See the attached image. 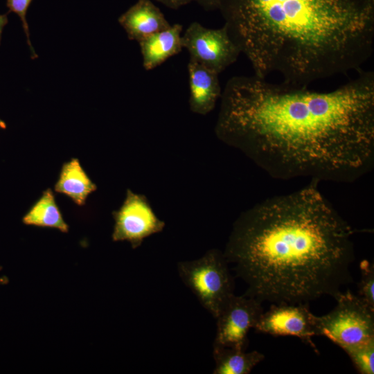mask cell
Listing matches in <instances>:
<instances>
[{
	"label": "cell",
	"mask_w": 374,
	"mask_h": 374,
	"mask_svg": "<svg viewBox=\"0 0 374 374\" xmlns=\"http://www.w3.org/2000/svg\"><path fill=\"white\" fill-rule=\"evenodd\" d=\"M27 225L53 228L66 233L69 226L57 207L53 192L47 189L40 199L23 217Z\"/></svg>",
	"instance_id": "15"
},
{
	"label": "cell",
	"mask_w": 374,
	"mask_h": 374,
	"mask_svg": "<svg viewBox=\"0 0 374 374\" xmlns=\"http://www.w3.org/2000/svg\"><path fill=\"white\" fill-rule=\"evenodd\" d=\"M316 319L307 303H273L262 313L253 329L273 336L296 337L317 352L312 340L317 336Z\"/></svg>",
	"instance_id": "9"
},
{
	"label": "cell",
	"mask_w": 374,
	"mask_h": 374,
	"mask_svg": "<svg viewBox=\"0 0 374 374\" xmlns=\"http://www.w3.org/2000/svg\"><path fill=\"white\" fill-rule=\"evenodd\" d=\"M181 42L190 59L218 74L235 62L241 53L224 25L208 28L194 21L182 35Z\"/></svg>",
	"instance_id": "6"
},
{
	"label": "cell",
	"mask_w": 374,
	"mask_h": 374,
	"mask_svg": "<svg viewBox=\"0 0 374 374\" xmlns=\"http://www.w3.org/2000/svg\"><path fill=\"white\" fill-rule=\"evenodd\" d=\"M2 268L0 267V286L6 285L8 283V278L6 275L1 274Z\"/></svg>",
	"instance_id": "22"
},
{
	"label": "cell",
	"mask_w": 374,
	"mask_h": 374,
	"mask_svg": "<svg viewBox=\"0 0 374 374\" xmlns=\"http://www.w3.org/2000/svg\"><path fill=\"white\" fill-rule=\"evenodd\" d=\"M330 91L238 75L226 83L215 133L271 177L350 181L374 157V73Z\"/></svg>",
	"instance_id": "1"
},
{
	"label": "cell",
	"mask_w": 374,
	"mask_h": 374,
	"mask_svg": "<svg viewBox=\"0 0 374 374\" xmlns=\"http://www.w3.org/2000/svg\"><path fill=\"white\" fill-rule=\"evenodd\" d=\"M182 30L181 24H174L169 28L153 33L139 42L143 66L146 71L157 68L168 58L182 51Z\"/></svg>",
	"instance_id": "12"
},
{
	"label": "cell",
	"mask_w": 374,
	"mask_h": 374,
	"mask_svg": "<svg viewBox=\"0 0 374 374\" xmlns=\"http://www.w3.org/2000/svg\"><path fill=\"white\" fill-rule=\"evenodd\" d=\"M171 9H178L195 0H155Z\"/></svg>",
	"instance_id": "19"
},
{
	"label": "cell",
	"mask_w": 374,
	"mask_h": 374,
	"mask_svg": "<svg viewBox=\"0 0 374 374\" xmlns=\"http://www.w3.org/2000/svg\"><path fill=\"white\" fill-rule=\"evenodd\" d=\"M361 279L358 283V296L374 308V266L364 260L359 265Z\"/></svg>",
	"instance_id": "17"
},
{
	"label": "cell",
	"mask_w": 374,
	"mask_h": 374,
	"mask_svg": "<svg viewBox=\"0 0 374 374\" xmlns=\"http://www.w3.org/2000/svg\"><path fill=\"white\" fill-rule=\"evenodd\" d=\"M343 350L348 354L359 373H374V339Z\"/></svg>",
	"instance_id": "16"
},
{
	"label": "cell",
	"mask_w": 374,
	"mask_h": 374,
	"mask_svg": "<svg viewBox=\"0 0 374 374\" xmlns=\"http://www.w3.org/2000/svg\"><path fill=\"white\" fill-rule=\"evenodd\" d=\"M96 186L88 177L77 159L64 164L55 191L69 196L78 205H83Z\"/></svg>",
	"instance_id": "14"
},
{
	"label": "cell",
	"mask_w": 374,
	"mask_h": 374,
	"mask_svg": "<svg viewBox=\"0 0 374 374\" xmlns=\"http://www.w3.org/2000/svg\"><path fill=\"white\" fill-rule=\"evenodd\" d=\"M118 22L129 39L138 42L171 25L161 10L150 0H138L119 17Z\"/></svg>",
	"instance_id": "11"
},
{
	"label": "cell",
	"mask_w": 374,
	"mask_h": 374,
	"mask_svg": "<svg viewBox=\"0 0 374 374\" xmlns=\"http://www.w3.org/2000/svg\"><path fill=\"white\" fill-rule=\"evenodd\" d=\"M114 242L127 241L132 249L139 247L144 240L161 232L166 223L154 212L148 198L127 189L121 206L113 212Z\"/></svg>",
	"instance_id": "7"
},
{
	"label": "cell",
	"mask_w": 374,
	"mask_h": 374,
	"mask_svg": "<svg viewBox=\"0 0 374 374\" xmlns=\"http://www.w3.org/2000/svg\"><path fill=\"white\" fill-rule=\"evenodd\" d=\"M0 127L1 128H5L6 127V124L3 121H2L1 119H0Z\"/></svg>",
	"instance_id": "23"
},
{
	"label": "cell",
	"mask_w": 374,
	"mask_h": 374,
	"mask_svg": "<svg viewBox=\"0 0 374 374\" xmlns=\"http://www.w3.org/2000/svg\"><path fill=\"white\" fill-rule=\"evenodd\" d=\"M261 303L244 294L231 295L215 318L217 328L213 346L246 350L249 343L247 335L264 312Z\"/></svg>",
	"instance_id": "8"
},
{
	"label": "cell",
	"mask_w": 374,
	"mask_h": 374,
	"mask_svg": "<svg viewBox=\"0 0 374 374\" xmlns=\"http://www.w3.org/2000/svg\"><path fill=\"white\" fill-rule=\"evenodd\" d=\"M33 0H7L6 6L9 12H13L17 14L22 22L24 33L27 38V43L31 51L32 57H37L30 40L28 25L26 20V13L29 6Z\"/></svg>",
	"instance_id": "18"
},
{
	"label": "cell",
	"mask_w": 374,
	"mask_h": 374,
	"mask_svg": "<svg viewBox=\"0 0 374 374\" xmlns=\"http://www.w3.org/2000/svg\"><path fill=\"white\" fill-rule=\"evenodd\" d=\"M355 230L314 185L243 212L223 252L260 302L308 303L336 298L352 282Z\"/></svg>",
	"instance_id": "2"
},
{
	"label": "cell",
	"mask_w": 374,
	"mask_h": 374,
	"mask_svg": "<svg viewBox=\"0 0 374 374\" xmlns=\"http://www.w3.org/2000/svg\"><path fill=\"white\" fill-rule=\"evenodd\" d=\"M336 306L316 319L317 336H325L342 349L374 339V308L347 290Z\"/></svg>",
	"instance_id": "5"
},
{
	"label": "cell",
	"mask_w": 374,
	"mask_h": 374,
	"mask_svg": "<svg viewBox=\"0 0 374 374\" xmlns=\"http://www.w3.org/2000/svg\"><path fill=\"white\" fill-rule=\"evenodd\" d=\"M205 10L212 11L219 10V0H195Z\"/></svg>",
	"instance_id": "20"
},
{
	"label": "cell",
	"mask_w": 374,
	"mask_h": 374,
	"mask_svg": "<svg viewBox=\"0 0 374 374\" xmlns=\"http://www.w3.org/2000/svg\"><path fill=\"white\" fill-rule=\"evenodd\" d=\"M187 69L190 109L195 114L206 115L215 108L222 94L219 74L190 58Z\"/></svg>",
	"instance_id": "10"
},
{
	"label": "cell",
	"mask_w": 374,
	"mask_h": 374,
	"mask_svg": "<svg viewBox=\"0 0 374 374\" xmlns=\"http://www.w3.org/2000/svg\"><path fill=\"white\" fill-rule=\"evenodd\" d=\"M228 264L223 252L211 249L197 259L177 265L183 283L215 319L233 294L234 280Z\"/></svg>",
	"instance_id": "4"
},
{
	"label": "cell",
	"mask_w": 374,
	"mask_h": 374,
	"mask_svg": "<svg viewBox=\"0 0 374 374\" xmlns=\"http://www.w3.org/2000/svg\"><path fill=\"white\" fill-rule=\"evenodd\" d=\"M8 13L0 15V42H1V33L3 27L7 24L8 20Z\"/></svg>",
	"instance_id": "21"
},
{
	"label": "cell",
	"mask_w": 374,
	"mask_h": 374,
	"mask_svg": "<svg viewBox=\"0 0 374 374\" xmlns=\"http://www.w3.org/2000/svg\"><path fill=\"white\" fill-rule=\"evenodd\" d=\"M215 368L213 374H249L265 359V355L256 350L224 346H213Z\"/></svg>",
	"instance_id": "13"
},
{
	"label": "cell",
	"mask_w": 374,
	"mask_h": 374,
	"mask_svg": "<svg viewBox=\"0 0 374 374\" xmlns=\"http://www.w3.org/2000/svg\"><path fill=\"white\" fill-rule=\"evenodd\" d=\"M254 75L306 86L359 71L374 49V0H219Z\"/></svg>",
	"instance_id": "3"
}]
</instances>
